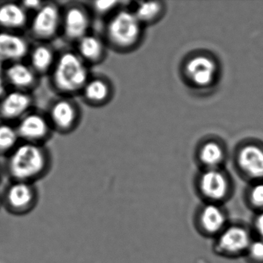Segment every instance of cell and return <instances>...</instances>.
Segmentation results:
<instances>
[{
	"instance_id": "1f68e13d",
	"label": "cell",
	"mask_w": 263,
	"mask_h": 263,
	"mask_svg": "<svg viewBox=\"0 0 263 263\" xmlns=\"http://www.w3.org/2000/svg\"><path fill=\"white\" fill-rule=\"evenodd\" d=\"M1 180H2V172L0 171V182H1Z\"/></svg>"
},
{
	"instance_id": "9c48e42d",
	"label": "cell",
	"mask_w": 263,
	"mask_h": 263,
	"mask_svg": "<svg viewBox=\"0 0 263 263\" xmlns=\"http://www.w3.org/2000/svg\"><path fill=\"white\" fill-rule=\"evenodd\" d=\"M90 26V16L84 6L72 4L63 11L61 30L68 41L78 42L88 34Z\"/></svg>"
},
{
	"instance_id": "603a6c76",
	"label": "cell",
	"mask_w": 263,
	"mask_h": 263,
	"mask_svg": "<svg viewBox=\"0 0 263 263\" xmlns=\"http://www.w3.org/2000/svg\"><path fill=\"white\" fill-rule=\"evenodd\" d=\"M162 10L161 3L141 2L138 4L133 13L141 24H145L156 21L161 16Z\"/></svg>"
},
{
	"instance_id": "44dd1931",
	"label": "cell",
	"mask_w": 263,
	"mask_h": 263,
	"mask_svg": "<svg viewBox=\"0 0 263 263\" xmlns=\"http://www.w3.org/2000/svg\"><path fill=\"white\" fill-rule=\"evenodd\" d=\"M224 149L218 143L209 141L203 144L198 153V159L204 169L221 168L224 161Z\"/></svg>"
},
{
	"instance_id": "8992f818",
	"label": "cell",
	"mask_w": 263,
	"mask_h": 263,
	"mask_svg": "<svg viewBox=\"0 0 263 263\" xmlns=\"http://www.w3.org/2000/svg\"><path fill=\"white\" fill-rule=\"evenodd\" d=\"M141 24L133 12H118L107 24V39L118 48H129L139 40Z\"/></svg>"
},
{
	"instance_id": "8fae6325",
	"label": "cell",
	"mask_w": 263,
	"mask_h": 263,
	"mask_svg": "<svg viewBox=\"0 0 263 263\" xmlns=\"http://www.w3.org/2000/svg\"><path fill=\"white\" fill-rule=\"evenodd\" d=\"M16 127L20 138L24 142L40 144L48 138L52 127L47 117L36 112H29L19 120Z\"/></svg>"
},
{
	"instance_id": "30bf717a",
	"label": "cell",
	"mask_w": 263,
	"mask_h": 263,
	"mask_svg": "<svg viewBox=\"0 0 263 263\" xmlns=\"http://www.w3.org/2000/svg\"><path fill=\"white\" fill-rule=\"evenodd\" d=\"M79 109L73 101L67 98L57 100L49 110L48 120L51 127L62 133L73 130L78 124Z\"/></svg>"
},
{
	"instance_id": "e0dca14e",
	"label": "cell",
	"mask_w": 263,
	"mask_h": 263,
	"mask_svg": "<svg viewBox=\"0 0 263 263\" xmlns=\"http://www.w3.org/2000/svg\"><path fill=\"white\" fill-rule=\"evenodd\" d=\"M6 81L14 87L15 90L28 92L36 86L37 74L30 65L21 62L9 64L5 69Z\"/></svg>"
},
{
	"instance_id": "277c9868",
	"label": "cell",
	"mask_w": 263,
	"mask_h": 263,
	"mask_svg": "<svg viewBox=\"0 0 263 263\" xmlns=\"http://www.w3.org/2000/svg\"><path fill=\"white\" fill-rule=\"evenodd\" d=\"M196 192L203 202L224 204L232 198L233 183L222 169H204L196 179Z\"/></svg>"
},
{
	"instance_id": "3957f363",
	"label": "cell",
	"mask_w": 263,
	"mask_h": 263,
	"mask_svg": "<svg viewBox=\"0 0 263 263\" xmlns=\"http://www.w3.org/2000/svg\"><path fill=\"white\" fill-rule=\"evenodd\" d=\"M254 238L255 235L251 226L241 222H229L214 238L213 250L223 258L244 257Z\"/></svg>"
},
{
	"instance_id": "6da1fadb",
	"label": "cell",
	"mask_w": 263,
	"mask_h": 263,
	"mask_svg": "<svg viewBox=\"0 0 263 263\" xmlns=\"http://www.w3.org/2000/svg\"><path fill=\"white\" fill-rule=\"evenodd\" d=\"M6 168L12 181L35 184L48 173L50 157L41 144L24 142L8 155Z\"/></svg>"
},
{
	"instance_id": "ac0fdd59",
	"label": "cell",
	"mask_w": 263,
	"mask_h": 263,
	"mask_svg": "<svg viewBox=\"0 0 263 263\" xmlns=\"http://www.w3.org/2000/svg\"><path fill=\"white\" fill-rule=\"evenodd\" d=\"M104 43L95 35L88 33L77 42V53L87 64L101 62L104 58Z\"/></svg>"
},
{
	"instance_id": "4316f807",
	"label": "cell",
	"mask_w": 263,
	"mask_h": 263,
	"mask_svg": "<svg viewBox=\"0 0 263 263\" xmlns=\"http://www.w3.org/2000/svg\"><path fill=\"white\" fill-rule=\"evenodd\" d=\"M251 227L255 236L263 240V212L255 214Z\"/></svg>"
},
{
	"instance_id": "5b68a950",
	"label": "cell",
	"mask_w": 263,
	"mask_h": 263,
	"mask_svg": "<svg viewBox=\"0 0 263 263\" xmlns=\"http://www.w3.org/2000/svg\"><path fill=\"white\" fill-rule=\"evenodd\" d=\"M3 208L10 215L24 216L33 212L39 201L35 184L12 181L1 194Z\"/></svg>"
},
{
	"instance_id": "f1b7e54d",
	"label": "cell",
	"mask_w": 263,
	"mask_h": 263,
	"mask_svg": "<svg viewBox=\"0 0 263 263\" xmlns=\"http://www.w3.org/2000/svg\"><path fill=\"white\" fill-rule=\"evenodd\" d=\"M5 78L4 76H0V100L2 99L7 95V86H6Z\"/></svg>"
},
{
	"instance_id": "cb8c5ba5",
	"label": "cell",
	"mask_w": 263,
	"mask_h": 263,
	"mask_svg": "<svg viewBox=\"0 0 263 263\" xmlns=\"http://www.w3.org/2000/svg\"><path fill=\"white\" fill-rule=\"evenodd\" d=\"M245 200L248 207L255 214L263 212V181L251 182L245 192Z\"/></svg>"
},
{
	"instance_id": "d6986e66",
	"label": "cell",
	"mask_w": 263,
	"mask_h": 263,
	"mask_svg": "<svg viewBox=\"0 0 263 263\" xmlns=\"http://www.w3.org/2000/svg\"><path fill=\"white\" fill-rule=\"evenodd\" d=\"M28 56L30 67L36 74L51 72L57 60L53 49L43 43L32 48Z\"/></svg>"
},
{
	"instance_id": "4dcf8cb0",
	"label": "cell",
	"mask_w": 263,
	"mask_h": 263,
	"mask_svg": "<svg viewBox=\"0 0 263 263\" xmlns=\"http://www.w3.org/2000/svg\"><path fill=\"white\" fill-rule=\"evenodd\" d=\"M1 208H3V201H2V196H1V194H0V209Z\"/></svg>"
},
{
	"instance_id": "7c38bea8",
	"label": "cell",
	"mask_w": 263,
	"mask_h": 263,
	"mask_svg": "<svg viewBox=\"0 0 263 263\" xmlns=\"http://www.w3.org/2000/svg\"><path fill=\"white\" fill-rule=\"evenodd\" d=\"M237 165L241 175L251 182L263 181V146H244L237 155Z\"/></svg>"
},
{
	"instance_id": "9a60e30c",
	"label": "cell",
	"mask_w": 263,
	"mask_h": 263,
	"mask_svg": "<svg viewBox=\"0 0 263 263\" xmlns=\"http://www.w3.org/2000/svg\"><path fill=\"white\" fill-rule=\"evenodd\" d=\"M216 64L207 56L194 57L186 64V76L189 81L198 86L204 87L211 85L217 74Z\"/></svg>"
},
{
	"instance_id": "7402d4cb",
	"label": "cell",
	"mask_w": 263,
	"mask_h": 263,
	"mask_svg": "<svg viewBox=\"0 0 263 263\" xmlns=\"http://www.w3.org/2000/svg\"><path fill=\"white\" fill-rule=\"evenodd\" d=\"M21 139L16 127L9 123L0 124V155H10L18 145Z\"/></svg>"
},
{
	"instance_id": "4fadbf2b",
	"label": "cell",
	"mask_w": 263,
	"mask_h": 263,
	"mask_svg": "<svg viewBox=\"0 0 263 263\" xmlns=\"http://www.w3.org/2000/svg\"><path fill=\"white\" fill-rule=\"evenodd\" d=\"M27 40L16 32L0 31V62H21L30 53Z\"/></svg>"
},
{
	"instance_id": "f546056e",
	"label": "cell",
	"mask_w": 263,
	"mask_h": 263,
	"mask_svg": "<svg viewBox=\"0 0 263 263\" xmlns=\"http://www.w3.org/2000/svg\"><path fill=\"white\" fill-rule=\"evenodd\" d=\"M4 72H5V69H4V64L0 62V76H4Z\"/></svg>"
},
{
	"instance_id": "7a4b0ae2",
	"label": "cell",
	"mask_w": 263,
	"mask_h": 263,
	"mask_svg": "<svg viewBox=\"0 0 263 263\" xmlns=\"http://www.w3.org/2000/svg\"><path fill=\"white\" fill-rule=\"evenodd\" d=\"M89 79L87 63L77 52H64L57 58L51 70V81L60 93L65 95L81 93Z\"/></svg>"
},
{
	"instance_id": "ba28073f",
	"label": "cell",
	"mask_w": 263,
	"mask_h": 263,
	"mask_svg": "<svg viewBox=\"0 0 263 263\" xmlns=\"http://www.w3.org/2000/svg\"><path fill=\"white\" fill-rule=\"evenodd\" d=\"M62 12L55 3H44L30 23V33L42 42L53 39L61 30Z\"/></svg>"
},
{
	"instance_id": "484cf974",
	"label": "cell",
	"mask_w": 263,
	"mask_h": 263,
	"mask_svg": "<svg viewBox=\"0 0 263 263\" xmlns=\"http://www.w3.org/2000/svg\"><path fill=\"white\" fill-rule=\"evenodd\" d=\"M117 5L116 1H96L93 3L92 8L98 14H106L115 10Z\"/></svg>"
},
{
	"instance_id": "5bb4252c",
	"label": "cell",
	"mask_w": 263,
	"mask_h": 263,
	"mask_svg": "<svg viewBox=\"0 0 263 263\" xmlns=\"http://www.w3.org/2000/svg\"><path fill=\"white\" fill-rule=\"evenodd\" d=\"M33 99L27 91L14 90L0 100V117L5 121L21 120L30 112Z\"/></svg>"
},
{
	"instance_id": "52a82bcc",
	"label": "cell",
	"mask_w": 263,
	"mask_h": 263,
	"mask_svg": "<svg viewBox=\"0 0 263 263\" xmlns=\"http://www.w3.org/2000/svg\"><path fill=\"white\" fill-rule=\"evenodd\" d=\"M229 215L224 204L202 202L194 217L195 229L202 236L216 238L229 224Z\"/></svg>"
},
{
	"instance_id": "ffe728a7",
	"label": "cell",
	"mask_w": 263,
	"mask_h": 263,
	"mask_svg": "<svg viewBox=\"0 0 263 263\" xmlns=\"http://www.w3.org/2000/svg\"><path fill=\"white\" fill-rule=\"evenodd\" d=\"M84 101L92 105L104 104L110 98V87L102 78H90L81 91Z\"/></svg>"
},
{
	"instance_id": "d4e9b609",
	"label": "cell",
	"mask_w": 263,
	"mask_h": 263,
	"mask_svg": "<svg viewBox=\"0 0 263 263\" xmlns=\"http://www.w3.org/2000/svg\"><path fill=\"white\" fill-rule=\"evenodd\" d=\"M244 258L248 263H263V240L255 236Z\"/></svg>"
},
{
	"instance_id": "83f0119b",
	"label": "cell",
	"mask_w": 263,
	"mask_h": 263,
	"mask_svg": "<svg viewBox=\"0 0 263 263\" xmlns=\"http://www.w3.org/2000/svg\"><path fill=\"white\" fill-rule=\"evenodd\" d=\"M24 8L27 10V12L33 11L36 12L42 7L44 3L41 2V1H35V0H29V1H24V2L21 3Z\"/></svg>"
},
{
	"instance_id": "2e32d148",
	"label": "cell",
	"mask_w": 263,
	"mask_h": 263,
	"mask_svg": "<svg viewBox=\"0 0 263 263\" xmlns=\"http://www.w3.org/2000/svg\"><path fill=\"white\" fill-rule=\"evenodd\" d=\"M28 12L22 4L13 2L0 4V29L16 32L24 29L29 23Z\"/></svg>"
}]
</instances>
